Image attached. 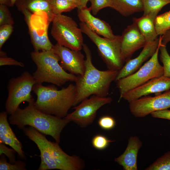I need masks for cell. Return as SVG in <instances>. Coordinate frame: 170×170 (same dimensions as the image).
Instances as JSON below:
<instances>
[{
	"mask_svg": "<svg viewBox=\"0 0 170 170\" xmlns=\"http://www.w3.org/2000/svg\"><path fill=\"white\" fill-rule=\"evenodd\" d=\"M89 0H80V5L79 8L78 9L86 8L88 2Z\"/></svg>",
	"mask_w": 170,
	"mask_h": 170,
	"instance_id": "8d00e7d4",
	"label": "cell"
},
{
	"mask_svg": "<svg viewBox=\"0 0 170 170\" xmlns=\"http://www.w3.org/2000/svg\"><path fill=\"white\" fill-rule=\"evenodd\" d=\"M155 25L157 35H162L170 29V11L157 15L155 20Z\"/></svg>",
	"mask_w": 170,
	"mask_h": 170,
	"instance_id": "603a6c76",
	"label": "cell"
},
{
	"mask_svg": "<svg viewBox=\"0 0 170 170\" xmlns=\"http://www.w3.org/2000/svg\"><path fill=\"white\" fill-rule=\"evenodd\" d=\"M37 69L33 73L36 83L47 82L60 86L68 82H75L78 76L67 72L59 63L60 59L52 49L31 52Z\"/></svg>",
	"mask_w": 170,
	"mask_h": 170,
	"instance_id": "5b68a950",
	"label": "cell"
},
{
	"mask_svg": "<svg viewBox=\"0 0 170 170\" xmlns=\"http://www.w3.org/2000/svg\"><path fill=\"white\" fill-rule=\"evenodd\" d=\"M170 108V89L154 97L145 96L129 103L131 114L143 117L154 111Z\"/></svg>",
	"mask_w": 170,
	"mask_h": 170,
	"instance_id": "8fae6325",
	"label": "cell"
},
{
	"mask_svg": "<svg viewBox=\"0 0 170 170\" xmlns=\"http://www.w3.org/2000/svg\"><path fill=\"white\" fill-rule=\"evenodd\" d=\"M15 5L21 12L24 10L32 14L44 12L47 14L49 22H52L55 15L52 11L49 0H16Z\"/></svg>",
	"mask_w": 170,
	"mask_h": 170,
	"instance_id": "d6986e66",
	"label": "cell"
},
{
	"mask_svg": "<svg viewBox=\"0 0 170 170\" xmlns=\"http://www.w3.org/2000/svg\"><path fill=\"white\" fill-rule=\"evenodd\" d=\"M34 102V99L23 109L19 107L9 116V123L22 130L25 126L31 127L44 134L52 137L59 144L61 133L71 121L42 112L36 108Z\"/></svg>",
	"mask_w": 170,
	"mask_h": 170,
	"instance_id": "3957f363",
	"label": "cell"
},
{
	"mask_svg": "<svg viewBox=\"0 0 170 170\" xmlns=\"http://www.w3.org/2000/svg\"><path fill=\"white\" fill-rule=\"evenodd\" d=\"M0 4L6 5L8 7H11L10 0H0Z\"/></svg>",
	"mask_w": 170,
	"mask_h": 170,
	"instance_id": "f35d334b",
	"label": "cell"
},
{
	"mask_svg": "<svg viewBox=\"0 0 170 170\" xmlns=\"http://www.w3.org/2000/svg\"><path fill=\"white\" fill-rule=\"evenodd\" d=\"M16 152L13 149L9 148L5 144L0 142V155L4 154L8 159L10 163L13 164L16 162L15 155Z\"/></svg>",
	"mask_w": 170,
	"mask_h": 170,
	"instance_id": "d6a6232c",
	"label": "cell"
},
{
	"mask_svg": "<svg viewBox=\"0 0 170 170\" xmlns=\"http://www.w3.org/2000/svg\"><path fill=\"white\" fill-rule=\"evenodd\" d=\"M144 16L150 13L158 14L162 8L170 3V0H142Z\"/></svg>",
	"mask_w": 170,
	"mask_h": 170,
	"instance_id": "7402d4cb",
	"label": "cell"
},
{
	"mask_svg": "<svg viewBox=\"0 0 170 170\" xmlns=\"http://www.w3.org/2000/svg\"><path fill=\"white\" fill-rule=\"evenodd\" d=\"M170 89V77L162 76L152 79L144 84L129 91L120 98L129 103L153 93L159 94Z\"/></svg>",
	"mask_w": 170,
	"mask_h": 170,
	"instance_id": "5bb4252c",
	"label": "cell"
},
{
	"mask_svg": "<svg viewBox=\"0 0 170 170\" xmlns=\"http://www.w3.org/2000/svg\"><path fill=\"white\" fill-rule=\"evenodd\" d=\"M162 40V36L155 41L146 43L139 55L135 58L126 62L119 71L115 81L130 75L137 71L144 62L151 57L156 52Z\"/></svg>",
	"mask_w": 170,
	"mask_h": 170,
	"instance_id": "9a60e30c",
	"label": "cell"
},
{
	"mask_svg": "<svg viewBox=\"0 0 170 170\" xmlns=\"http://www.w3.org/2000/svg\"><path fill=\"white\" fill-rule=\"evenodd\" d=\"M91 3L90 7L93 15H96L101 9L106 7H110V0H89Z\"/></svg>",
	"mask_w": 170,
	"mask_h": 170,
	"instance_id": "f546056e",
	"label": "cell"
},
{
	"mask_svg": "<svg viewBox=\"0 0 170 170\" xmlns=\"http://www.w3.org/2000/svg\"><path fill=\"white\" fill-rule=\"evenodd\" d=\"M52 22L51 34L57 43L72 50H81L83 44L82 32L72 18L58 14Z\"/></svg>",
	"mask_w": 170,
	"mask_h": 170,
	"instance_id": "8992f818",
	"label": "cell"
},
{
	"mask_svg": "<svg viewBox=\"0 0 170 170\" xmlns=\"http://www.w3.org/2000/svg\"><path fill=\"white\" fill-rule=\"evenodd\" d=\"M13 30V25H4L0 26V49L9 37Z\"/></svg>",
	"mask_w": 170,
	"mask_h": 170,
	"instance_id": "4dcf8cb0",
	"label": "cell"
},
{
	"mask_svg": "<svg viewBox=\"0 0 170 170\" xmlns=\"http://www.w3.org/2000/svg\"><path fill=\"white\" fill-rule=\"evenodd\" d=\"M6 56V53L3 51H0V57H4Z\"/></svg>",
	"mask_w": 170,
	"mask_h": 170,
	"instance_id": "ab89813d",
	"label": "cell"
},
{
	"mask_svg": "<svg viewBox=\"0 0 170 170\" xmlns=\"http://www.w3.org/2000/svg\"><path fill=\"white\" fill-rule=\"evenodd\" d=\"M36 83L33 75L27 71L9 80L7 87L8 96L5 104L8 114H13L22 103L27 102L28 103L34 99L31 93Z\"/></svg>",
	"mask_w": 170,
	"mask_h": 170,
	"instance_id": "ba28073f",
	"label": "cell"
},
{
	"mask_svg": "<svg viewBox=\"0 0 170 170\" xmlns=\"http://www.w3.org/2000/svg\"><path fill=\"white\" fill-rule=\"evenodd\" d=\"M161 42V41L156 52L150 59L137 71L116 81L120 98L127 92L141 85L150 80L163 76V67L159 63L158 60Z\"/></svg>",
	"mask_w": 170,
	"mask_h": 170,
	"instance_id": "9c48e42d",
	"label": "cell"
},
{
	"mask_svg": "<svg viewBox=\"0 0 170 170\" xmlns=\"http://www.w3.org/2000/svg\"><path fill=\"white\" fill-rule=\"evenodd\" d=\"M8 115L6 111L0 113V142L9 145L15 150L20 158L25 160L26 156L22 150V143L18 139L9 125Z\"/></svg>",
	"mask_w": 170,
	"mask_h": 170,
	"instance_id": "ac0fdd59",
	"label": "cell"
},
{
	"mask_svg": "<svg viewBox=\"0 0 170 170\" xmlns=\"http://www.w3.org/2000/svg\"><path fill=\"white\" fill-rule=\"evenodd\" d=\"M91 11L90 7L78 9L77 16L81 22L85 24L99 35L110 39L115 38L116 36L114 34L109 24L94 16Z\"/></svg>",
	"mask_w": 170,
	"mask_h": 170,
	"instance_id": "2e32d148",
	"label": "cell"
},
{
	"mask_svg": "<svg viewBox=\"0 0 170 170\" xmlns=\"http://www.w3.org/2000/svg\"><path fill=\"white\" fill-rule=\"evenodd\" d=\"M157 16L156 14L150 13L139 18H133V22L136 25L146 43L158 38L155 25V20Z\"/></svg>",
	"mask_w": 170,
	"mask_h": 170,
	"instance_id": "ffe728a7",
	"label": "cell"
},
{
	"mask_svg": "<svg viewBox=\"0 0 170 170\" xmlns=\"http://www.w3.org/2000/svg\"><path fill=\"white\" fill-rule=\"evenodd\" d=\"M98 123L102 129L105 130L112 129L115 126L116 121L112 117L105 116L101 117L98 120Z\"/></svg>",
	"mask_w": 170,
	"mask_h": 170,
	"instance_id": "1f68e13d",
	"label": "cell"
},
{
	"mask_svg": "<svg viewBox=\"0 0 170 170\" xmlns=\"http://www.w3.org/2000/svg\"><path fill=\"white\" fill-rule=\"evenodd\" d=\"M52 49L59 57L60 64L65 70L76 75H83L85 60L80 51L72 50L57 43L53 45Z\"/></svg>",
	"mask_w": 170,
	"mask_h": 170,
	"instance_id": "7c38bea8",
	"label": "cell"
},
{
	"mask_svg": "<svg viewBox=\"0 0 170 170\" xmlns=\"http://www.w3.org/2000/svg\"><path fill=\"white\" fill-rule=\"evenodd\" d=\"M23 130L40 151L41 162L37 170H80L84 167V162L82 159L75 155H68L62 150L59 144L48 140L44 134L33 128L25 127Z\"/></svg>",
	"mask_w": 170,
	"mask_h": 170,
	"instance_id": "6da1fadb",
	"label": "cell"
},
{
	"mask_svg": "<svg viewBox=\"0 0 170 170\" xmlns=\"http://www.w3.org/2000/svg\"><path fill=\"white\" fill-rule=\"evenodd\" d=\"M11 7H13L15 4V2L16 0H10Z\"/></svg>",
	"mask_w": 170,
	"mask_h": 170,
	"instance_id": "60d3db41",
	"label": "cell"
},
{
	"mask_svg": "<svg viewBox=\"0 0 170 170\" xmlns=\"http://www.w3.org/2000/svg\"><path fill=\"white\" fill-rule=\"evenodd\" d=\"M170 42V29L162 35L161 44L166 46L167 44Z\"/></svg>",
	"mask_w": 170,
	"mask_h": 170,
	"instance_id": "d590c367",
	"label": "cell"
},
{
	"mask_svg": "<svg viewBox=\"0 0 170 170\" xmlns=\"http://www.w3.org/2000/svg\"><path fill=\"white\" fill-rule=\"evenodd\" d=\"M32 91L37 97L35 106L45 113L64 118L73 106L76 88L73 84L59 90L54 85L44 86L42 84L36 83Z\"/></svg>",
	"mask_w": 170,
	"mask_h": 170,
	"instance_id": "277c9868",
	"label": "cell"
},
{
	"mask_svg": "<svg viewBox=\"0 0 170 170\" xmlns=\"http://www.w3.org/2000/svg\"><path fill=\"white\" fill-rule=\"evenodd\" d=\"M110 8L123 16H128L143 11L142 0H110Z\"/></svg>",
	"mask_w": 170,
	"mask_h": 170,
	"instance_id": "44dd1931",
	"label": "cell"
},
{
	"mask_svg": "<svg viewBox=\"0 0 170 170\" xmlns=\"http://www.w3.org/2000/svg\"><path fill=\"white\" fill-rule=\"evenodd\" d=\"M0 155V170H26V163L20 160L16 161L14 163H11L7 161L5 155L2 154Z\"/></svg>",
	"mask_w": 170,
	"mask_h": 170,
	"instance_id": "484cf974",
	"label": "cell"
},
{
	"mask_svg": "<svg viewBox=\"0 0 170 170\" xmlns=\"http://www.w3.org/2000/svg\"><path fill=\"white\" fill-rule=\"evenodd\" d=\"M52 11L55 15L70 11L77 8L68 0H49Z\"/></svg>",
	"mask_w": 170,
	"mask_h": 170,
	"instance_id": "cb8c5ba5",
	"label": "cell"
},
{
	"mask_svg": "<svg viewBox=\"0 0 170 170\" xmlns=\"http://www.w3.org/2000/svg\"><path fill=\"white\" fill-rule=\"evenodd\" d=\"M6 5L0 4V26L14 24L11 13Z\"/></svg>",
	"mask_w": 170,
	"mask_h": 170,
	"instance_id": "83f0119b",
	"label": "cell"
},
{
	"mask_svg": "<svg viewBox=\"0 0 170 170\" xmlns=\"http://www.w3.org/2000/svg\"><path fill=\"white\" fill-rule=\"evenodd\" d=\"M112 99L93 95L82 101L73 108L75 110L64 118L73 121L82 128L91 124L95 119L97 110L102 106L110 103Z\"/></svg>",
	"mask_w": 170,
	"mask_h": 170,
	"instance_id": "30bf717a",
	"label": "cell"
},
{
	"mask_svg": "<svg viewBox=\"0 0 170 170\" xmlns=\"http://www.w3.org/2000/svg\"><path fill=\"white\" fill-rule=\"evenodd\" d=\"M121 37V54L125 62L130 59L136 51L144 47L146 43L144 36L133 22L126 27Z\"/></svg>",
	"mask_w": 170,
	"mask_h": 170,
	"instance_id": "4fadbf2b",
	"label": "cell"
},
{
	"mask_svg": "<svg viewBox=\"0 0 170 170\" xmlns=\"http://www.w3.org/2000/svg\"><path fill=\"white\" fill-rule=\"evenodd\" d=\"M142 146V142L138 137L130 136L124 152L115 158V161L122 166L124 170H137V156Z\"/></svg>",
	"mask_w": 170,
	"mask_h": 170,
	"instance_id": "e0dca14e",
	"label": "cell"
},
{
	"mask_svg": "<svg viewBox=\"0 0 170 170\" xmlns=\"http://www.w3.org/2000/svg\"><path fill=\"white\" fill-rule=\"evenodd\" d=\"M79 25L82 32L87 35L97 46L99 54L108 68L120 70L125 62L121 54V36L116 35L113 39L102 37L85 24L81 22Z\"/></svg>",
	"mask_w": 170,
	"mask_h": 170,
	"instance_id": "52a82bcc",
	"label": "cell"
},
{
	"mask_svg": "<svg viewBox=\"0 0 170 170\" xmlns=\"http://www.w3.org/2000/svg\"><path fill=\"white\" fill-rule=\"evenodd\" d=\"M70 2L75 5L77 8H79L80 5V0H68Z\"/></svg>",
	"mask_w": 170,
	"mask_h": 170,
	"instance_id": "74e56055",
	"label": "cell"
},
{
	"mask_svg": "<svg viewBox=\"0 0 170 170\" xmlns=\"http://www.w3.org/2000/svg\"><path fill=\"white\" fill-rule=\"evenodd\" d=\"M145 170H170V151L159 157Z\"/></svg>",
	"mask_w": 170,
	"mask_h": 170,
	"instance_id": "d4e9b609",
	"label": "cell"
},
{
	"mask_svg": "<svg viewBox=\"0 0 170 170\" xmlns=\"http://www.w3.org/2000/svg\"><path fill=\"white\" fill-rule=\"evenodd\" d=\"M154 118L166 119L170 121V110L167 109L156 111L150 114Z\"/></svg>",
	"mask_w": 170,
	"mask_h": 170,
	"instance_id": "e575fe53",
	"label": "cell"
},
{
	"mask_svg": "<svg viewBox=\"0 0 170 170\" xmlns=\"http://www.w3.org/2000/svg\"><path fill=\"white\" fill-rule=\"evenodd\" d=\"M3 65H14L22 67H24V64L22 62L7 56L0 58V66Z\"/></svg>",
	"mask_w": 170,
	"mask_h": 170,
	"instance_id": "836d02e7",
	"label": "cell"
},
{
	"mask_svg": "<svg viewBox=\"0 0 170 170\" xmlns=\"http://www.w3.org/2000/svg\"><path fill=\"white\" fill-rule=\"evenodd\" d=\"M159 50L160 59L163 64L164 69L163 76L170 77V55L167 51L166 46L161 44Z\"/></svg>",
	"mask_w": 170,
	"mask_h": 170,
	"instance_id": "4316f807",
	"label": "cell"
},
{
	"mask_svg": "<svg viewBox=\"0 0 170 170\" xmlns=\"http://www.w3.org/2000/svg\"><path fill=\"white\" fill-rule=\"evenodd\" d=\"M83 49L86 58L85 70L82 76H78L75 82L76 95L73 106L79 104L91 95L105 97L109 94L111 82L116 80L119 71L108 69L101 71L93 64L90 50L86 44Z\"/></svg>",
	"mask_w": 170,
	"mask_h": 170,
	"instance_id": "7a4b0ae2",
	"label": "cell"
},
{
	"mask_svg": "<svg viewBox=\"0 0 170 170\" xmlns=\"http://www.w3.org/2000/svg\"><path fill=\"white\" fill-rule=\"evenodd\" d=\"M112 141L109 139L105 136L98 134L93 137L92 141L93 146L98 150H103L106 148L110 143Z\"/></svg>",
	"mask_w": 170,
	"mask_h": 170,
	"instance_id": "f1b7e54d",
	"label": "cell"
}]
</instances>
